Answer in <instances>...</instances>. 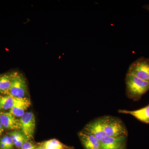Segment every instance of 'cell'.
Instances as JSON below:
<instances>
[{
	"label": "cell",
	"instance_id": "44dd1931",
	"mask_svg": "<svg viewBox=\"0 0 149 149\" xmlns=\"http://www.w3.org/2000/svg\"><path fill=\"white\" fill-rule=\"evenodd\" d=\"M143 8L149 11V4L146 5L144 6H143Z\"/></svg>",
	"mask_w": 149,
	"mask_h": 149
},
{
	"label": "cell",
	"instance_id": "e0dca14e",
	"mask_svg": "<svg viewBox=\"0 0 149 149\" xmlns=\"http://www.w3.org/2000/svg\"><path fill=\"white\" fill-rule=\"evenodd\" d=\"M29 141L27 138H26V136H24L21 139H19L14 144V146L17 147V148H21L22 145H23L27 141Z\"/></svg>",
	"mask_w": 149,
	"mask_h": 149
},
{
	"label": "cell",
	"instance_id": "603a6c76",
	"mask_svg": "<svg viewBox=\"0 0 149 149\" xmlns=\"http://www.w3.org/2000/svg\"><path fill=\"white\" fill-rule=\"evenodd\" d=\"M35 149H39V148H38V147H37V148H36Z\"/></svg>",
	"mask_w": 149,
	"mask_h": 149
},
{
	"label": "cell",
	"instance_id": "277c9868",
	"mask_svg": "<svg viewBox=\"0 0 149 149\" xmlns=\"http://www.w3.org/2000/svg\"><path fill=\"white\" fill-rule=\"evenodd\" d=\"M27 93V83L22 74L15 72L8 95L21 99L26 97Z\"/></svg>",
	"mask_w": 149,
	"mask_h": 149
},
{
	"label": "cell",
	"instance_id": "2e32d148",
	"mask_svg": "<svg viewBox=\"0 0 149 149\" xmlns=\"http://www.w3.org/2000/svg\"><path fill=\"white\" fill-rule=\"evenodd\" d=\"M0 141L6 144L9 149L13 148L14 144L13 141L12 139L11 138L10 136H4L0 140Z\"/></svg>",
	"mask_w": 149,
	"mask_h": 149
},
{
	"label": "cell",
	"instance_id": "7402d4cb",
	"mask_svg": "<svg viewBox=\"0 0 149 149\" xmlns=\"http://www.w3.org/2000/svg\"><path fill=\"white\" fill-rule=\"evenodd\" d=\"M38 148L39 149H46L45 148L44 146V145L40 146L38 147Z\"/></svg>",
	"mask_w": 149,
	"mask_h": 149
},
{
	"label": "cell",
	"instance_id": "52a82bcc",
	"mask_svg": "<svg viewBox=\"0 0 149 149\" xmlns=\"http://www.w3.org/2000/svg\"><path fill=\"white\" fill-rule=\"evenodd\" d=\"M0 122L4 128L11 130H21L19 119L15 118L10 112H0Z\"/></svg>",
	"mask_w": 149,
	"mask_h": 149
},
{
	"label": "cell",
	"instance_id": "9c48e42d",
	"mask_svg": "<svg viewBox=\"0 0 149 149\" xmlns=\"http://www.w3.org/2000/svg\"><path fill=\"white\" fill-rule=\"evenodd\" d=\"M79 136L85 149H102L101 142L92 135L82 131Z\"/></svg>",
	"mask_w": 149,
	"mask_h": 149
},
{
	"label": "cell",
	"instance_id": "ac0fdd59",
	"mask_svg": "<svg viewBox=\"0 0 149 149\" xmlns=\"http://www.w3.org/2000/svg\"><path fill=\"white\" fill-rule=\"evenodd\" d=\"M36 147L34 144L29 141L25 142L22 146L21 149H35Z\"/></svg>",
	"mask_w": 149,
	"mask_h": 149
},
{
	"label": "cell",
	"instance_id": "8992f818",
	"mask_svg": "<svg viewBox=\"0 0 149 149\" xmlns=\"http://www.w3.org/2000/svg\"><path fill=\"white\" fill-rule=\"evenodd\" d=\"M101 142L102 149H127V136L118 137L105 136Z\"/></svg>",
	"mask_w": 149,
	"mask_h": 149
},
{
	"label": "cell",
	"instance_id": "5bb4252c",
	"mask_svg": "<svg viewBox=\"0 0 149 149\" xmlns=\"http://www.w3.org/2000/svg\"><path fill=\"white\" fill-rule=\"evenodd\" d=\"M46 149H65L66 146L60 141L55 139H51L46 141L44 144Z\"/></svg>",
	"mask_w": 149,
	"mask_h": 149
},
{
	"label": "cell",
	"instance_id": "3957f363",
	"mask_svg": "<svg viewBox=\"0 0 149 149\" xmlns=\"http://www.w3.org/2000/svg\"><path fill=\"white\" fill-rule=\"evenodd\" d=\"M127 74L149 82V58L141 57L130 65Z\"/></svg>",
	"mask_w": 149,
	"mask_h": 149
},
{
	"label": "cell",
	"instance_id": "ba28073f",
	"mask_svg": "<svg viewBox=\"0 0 149 149\" xmlns=\"http://www.w3.org/2000/svg\"><path fill=\"white\" fill-rule=\"evenodd\" d=\"M83 131L94 136L100 141L106 136L103 129L100 118L89 122L85 125Z\"/></svg>",
	"mask_w": 149,
	"mask_h": 149
},
{
	"label": "cell",
	"instance_id": "30bf717a",
	"mask_svg": "<svg viewBox=\"0 0 149 149\" xmlns=\"http://www.w3.org/2000/svg\"><path fill=\"white\" fill-rule=\"evenodd\" d=\"M31 105V102L29 99L16 98L14 105L10 110L11 113L15 117H21L26 112V110Z\"/></svg>",
	"mask_w": 149,
	"mask_h": 149
},
{
	"label": "cell",
	"instance_id": "9a60e30c",
	"mask_svg": "<svg viewBox=\"0 0 149 149\" xmlns=\"http://www.w3.org/2000/svg\"><path fill=\"white\" fill-rule=\"evenodd\" d=\"M24 134H23L22 131H18V130H15L13 132H11L10 134V136L11 137L14 143V144L19 140V139L22 138L24 136Z\"/></svg>",
	"mask_w": 149,
	"mask_h": 149
},
{
	"label": "cell",
	"instance_id": "d6986e66",
	"mask_svg": "<svg viewBox=\"0 0 149 149\" xmlns=\"http://www.w3.org/2000/svg\"><path fill=\"white\" fill-rule=\"evenodd\" d=\"M0 149H9L6 145L4 143L0 141Z\"/></svg>",
	"mask_w": 149,
	"mask_h": 149
},
{
	"label": "cell",
	"instance_id": "7a4b0ae2",
	"mask_svg": "<svg viewBox=\"0 0 149 149\" xmlns=\"http://www.w3.org/2000/svg\"><path fill=\"white\" fill-rule=\"evenodd\" d=\"M100 119L106 136L111 137L128 136L127 128L119 118L105 116L101 118Z\"/></svg>",
	"mask_w": 149,
	"mask_h": 149
},
{
	"label": "cell",
	"instance_id": "cb8c5ba5",
	"mask_svg": "<svg viewBox=\"0 0 149 149\" xmlns=\"http://www.w3.org/2000/svg\"></svg>",
	"mask_w": 149,
	"mask_h": 149
},
{
	"label": "cell",
	"instance_id": "ffe728a7",
	"mask_svg": "<svg viewBox=\"0 0 149 149\" xmlns=\"http://www.w3.org/2000/svg\"><path fill=\"white\" fill-rule=\"evenodd\" d=\"M4 127H3L1 123L0 122V135L4 131Z\"/></svg>",
	"mask_w": 149,
	"mask_h": 149
},
{
	"label": "cell",
	"instance_id": "7c38bea8",
	"mask_svg": "<svg viewBox=\"0 0 149 149\" xmlns=\"http://www.w3.org/2000/svg\"><path fill=\"white\" fill-rule=\"evenodd\" d=\"M15 72L0 75V93L8 95Z\"/></svg>",
	"mask_w": 149,
	"mask_h": 149
},
{
	"label": "cell",
	"instance_id": "6da1fadb",
	"mask_svg": "<svg viewBox=\"0 0 149 149\" xmlns=\"http://www.w3.org/2000/svg\"><path fill=\"white\" fill-rule=\"evenodd\" d=\"M125 82L126 95L134 101H139L149 91V82L134 75L126 74Z\"/></svg>",
	"mask_w": 149,
	"mask_h": 149
},
{
	"label": "cell",
	"instance_id": "5b68a950",
	"mask_svg": "<svg viewBox=\"0 0 149 149\" xmlns=\"http://www.w3.org/2000/svg\"><path fill=\"white\" fill-rule=\"evenodd\" d=\"M19 120L22 132L29 141L33 139L36 128V120L33 113L26 112Z\"/></svg>",
	"mask_w": 149,
	"mask_h": 149
},
{
	"label": "cell",
	"instance_id": "4fadbf2b",
	"mask_svg": "<svg viewBox=\"0 0 149 149\" xmlns=\"http://www.w3.org/2000/svg\"><path fill=\"white\" fill-rule=\"evenodd\" d=\"M16 98L10 95L0 96V109H11L14 105Z\"/></svg>",
	"mask_w": 149,
	"mask_h": 149
},
{
	"label": "cell",
	"instance_id": "8fae6325",
	"mask_svg": "<svg viewBox=\"0 0 149 149\" xmlns=\"http://www.w3.org/2000/svg\"><path fill=\"white\" fill-rule=\"evenodd\" d=\"M118 112L130 115L141 122L149 124V104L136 110H120L118 111Z\"/></svg>",
	"mask_w": 149,
	"mask_h": 149
},
{
	"label": "cell",
	"instance_id": "d4e9b609",
	"mask_svg": "<svg viewBox=\"0 0 149 149\" xmlns=\"http://www.w3.org/2000/svg\"><path fill=\"white\" fill-rule=\"evenodd\" d=\"M0 110H1V109H0Z\"/></svg>",
	"mask_w": 149,
	"mask_h": 149
}]
</instances>
